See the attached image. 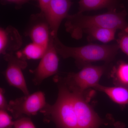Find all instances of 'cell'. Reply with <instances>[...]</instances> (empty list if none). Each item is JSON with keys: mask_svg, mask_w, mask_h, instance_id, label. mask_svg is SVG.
<instances>
[{"mask_svg": "<svg viewBox=\"0 0 128 128\" xmlns=\"http://www.w3.org/2000/svg\"><path fill=\"white\" fill-rule=\"evenodd\" d=\"M47 48L32 42L22 50L21 55L23 57L21 58L24 60L25 58L28 60L41 59L46 52Z\"/></svg>", "mask_w": 128, "mask_h": 128, "instance_id": "obj_16", "label": "cell"}, {"mask_svg": "<svg viewBox=\"0 0 128 128\" xmlns=\"http://www.w3.org/2000/svg\"><path fill=\"white\" fill-rule=\"evenodd\" d=\"M116 41L119 49L128 56V27L121 30L118 34Z\"/></svg>", "mask_w": 128, "mask_h": 128, "instance_id": "obj_17", "label": "cell"}, {"mask_svg": "<svg viewBox=\"0 0 128 128\" xmlns=\"http://www.w3.org/2000/svg\"><path fill=\"white\" fill-rule=\"evenodd\" d=\"M72 3L71 0H51L45 11L42 13L49 26L51 37L57 36L60 24L68 16Z\"/></svg>", "mask_w": 128, "mask_h": 128, "instance_id": "obj_9", "label": "cell"}, {"mask_svg": "<svg viewBox=\"0 0 128 128\" xmlns=\"http://www.w3.org/2000/svg\"><path fill=\"white\" fill-rule=\"evenodd\" d=\"M125 10L118 11L117 9L95 16L84 15L78 12L67 16L64 26L66 32L73 38L79 40L82 38L84 30L94 28H106L122 30L128 28Z\"/></svg>", "mask_w": 128, "mask_h": 128, "instance_id": "obj_1", "label": "cell"}, {"mask_svg": "<svg viewBox=\"0 0 128 128\" xmlns=\"http://www.w3.org/2000/svg\"><path fill=\"white\" fill-rule=\"evenodd\" d=\"M116 29L106 28H94L84 30L89 41H98L107 43L115 39Z\"/></svg>", "mask_w": 128, "mask_h": 128, "instance_id": "obj_13", "label": "cell"}, {"mask_svg": "<svg viewBox=\"0 0 128 128\" xmlns=\"http://www.w3.org/2000/svg\"><path fill=\"white\" fill-rule=\"evenodd\" d=\"M22 40L18 30L12 26L0 28V54L14 53L21 48Z\"/></svg>", "mask_w": 128, "mask_h": 128, "instance_id": "obj_11", "label": "cell"}, {"mask_svg": "<svg viewBox=\"0 0 128 128\" xmlns=\"http://www.w3.org/2000/svg\"><path fill=\"white\" fill-rule=\"evenodd\" d=\"M58 54L51 37L46 52L34 71L32 81L34 85H40L46 78L57 74L59 64Z\"/></svg>", "mask_w": 128, "mask_h": 128, "instance_id": "obj_8", "label": "cell"}, {"mask_svg": "<svg viewBox=\"0 0 128 128\" xmlns=\"http://www.w3.org/2000/svg\"><path fill=\"white\" fill-rule=\"evenodd\" d=\"M79 128H99L105 123L88 102L84 94L71 91Z\"/></svg>", "mask_w": 128, "mask_h": 128, "instance_id": "obj_6", "label": "cell"}, {"mask_svg": "<svg viewBox=\"0 0 128 128\" xmlns=\"http://www.w3.org/2000/svg\"><path fill=\"white\" fill-rule=\"evenodd\" d=\"M94 89L103 92L115 103L121 105H128V86L109 87L99 84Z\"/></svg>", "mask_w": 128, "mask_h": 128, "instance_id": "obj_12", "label": "cell"}, {"mask_svg": "<svg viewBox=\"0 0 128 128\" xmlns=\"http://www.w3.org/2000/svg\"><path fill=\"white\" fill-rule=\"evenodd\" d=\"M58 88L57 98L53 105L47 103L41 112L58 128H79L72 93L62 78H54Z\"/></svg>", "mask_w": 128, "mask_h": 128, "instance_id": "obj_3", "label": "cell"}, {"mask_svg": "<svg viewBox=\"0 0 128 128\" xmlns=\"http://www.w3.org/2000/svg\"><path fill=\"white\" fill-rule=\"evenodd\" d=\"M13 128H36L32 120L28 117H20L14 121Z\"/></svg>", "mask_w": 128, "mask_h": 128, "instance_id": "obj_19", "label": "cell"}, {"mask_svg": "<svg viewBox=\"0 0 128 128\" xmlns=\"http://www.w3.org/2000/svg\"><path fill=\"white\" fill-rule=\"evenodd\" d=\"M52 38L54 46L58 54L64 58H73L80 68L96 61L110 63L115 58L119 49L117 43L110 45L92 44L72 47L64 45L57 36L52 37Z\"/></svg>", "mask_w": 128, "mask_h": 128, "instance_id": "obj_2", "label": "cell"}, {"mask_svg": "<svg viewBox=\"0 0 128 128\" xmlns=\"http://www.w3.org/2000/svg\"><path fill=\"white\" fill-rule=\"evenodd\" d=\"M47 104L44 93L39 91L10 101L8 111L10 112L14 118H18L23 114L35 115Z\"/></svg>", "mask_w": 128, "mask_h": 128, "instance_id": "obj_5", "label": "cell"}, {"mask_svg": "<svg viewBox=\"0 0 128 128\" xmlns=\"http://www.w3.org/2000/svg\"><path fill=\"white\" fill-rule=\"evenodd\" d=\"M114 128H124L125 125L123 123L117 122L114 124Z\"/></svg>", "mask_w": 128, "mask_h": 128, "instance_id": "obj_23", "label": "cell"}, {"mask_svg": "<svg viewBox=\"0 0 128 128\" xmlns=\"http://www.w3.org/2000/svg\"><path fill=\"white\" fill-rule=\"evenodd\" d=\"M30 26L25 32L32 42L48 47L51 35L50 28L44 14L40 13L31 16Z\"/></svg>", "mask_w": 128, "mask_h": 128, "instance_id": "obj_10", "label": "cell"}, {"mask_svg": "<svg viewBox=\"0 0 128 128\" xmlns=\"http://www.w3.org/2000/svg\"><path fill=\"white\" fill-rule=\"evenodd\" d=\"M107 68V66L88 64L78 72L69 73L66 77L62 79L70 90L85 94L88 89L94 88L99 84V81Z\"/></svg>", "mask_w": 128, "mask_h": 128, "instance_id": "obj_4", "label": "cell"}, {"mask_svg": "<svg viewBox=\"0 0 128 128\" xmlns=\"http://www.w3.org/2000/svg\"><path fill=\"white\" fill-rule=\"evenodd\" d=\"M3 1L8 3L15 4L18 6H21L22 5L32 1H38V0H2Z\"/></svg>", "mask_w": 128, "mask_h": 128, "instance_id": "obj_21", "label": "cell"}, {"mask_svg": "<svg viewBox=\"0 0 128 128\" xmlns=\"http://www.w3.org/2000/svg\"><path fill=\"white\" fill-rule=\"evenodd\" d=\"M7 111L0 110V128H12L14 124V121L12 120Z\"/></svg>", "mask_w": 128, "mask_h": 128, "instance_id": "obj_18", "label": "cell"}, {"mask_svg": "<svg viewBox=\"0 0 128 128\" xmlns=\"http://www.w3.org/2000/svg\"><path fill=\"white\" fill-rule=\"evenodd\" d=\"M4 56L7 62L5 70V78L8 84L20 90L25 96L29 94L22 70L26 68L28 64L25 60L14 55L13 53H8Z\"/></svg>", "mask_w": 128, "mask_h": 128, "instance_id": "obj_7", "label": "cell"}, {"mask_svg": "<svg viewBox=\"0 0 128 128\" xmlns=\"http://www.w3.org/2000/svg\"><path fill=\"white\" fill-rule=\"evenodd\" d=\"M110 76L114 86H128V63L118 61L113 67Z\"/></svg>", "mask_w": 128, "mask_h": 128, "instance_id": "obj_15", "label": "cell"}, {"mask_svg": "<svg viewBox=\"0 0 128 128\" xmlns=\"http://www.w3.org/2000/svg\"><path fill=\"white\" fill-rule=\"evenodd\" d=\"M8 103L5 96V90L2 88H0V109L8 111Z\"/></svg>", "mask_w": 128, "mask_h": 128, "instance_id": "obj_20", "label": "cell"}, {"mask_svg": "<svg viewBox=\"0 0 128 128\" xmlns=\"http://www.w3.org/2000/svg\"><path fill=\"white\" fill-rule=\"evenodd\" d=\"M118 0H80L79 12L83 13L88 11L107 8L116 9Z\"/></svg>", "mask_w": 128, "mask_h": 128, "instance_id": "obj_14", "label": "cell"}, {"mask_svg": "<svg viewBox=\"0 0 128 128\" xmlns=\"http://www.w3.org/2000/svg\"><path fill=\"white\" fill-rule=\"evenodd\" d=\"M51 0H38L41 13H43L45 11L48 5L50 3Z\"/></svg>", "mask_w": 128, "mask_h": 128, "instance_id": "obj_22", "label": "cell"}]
</instances>
